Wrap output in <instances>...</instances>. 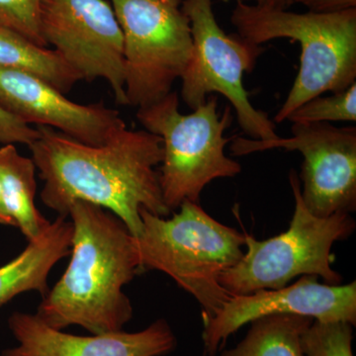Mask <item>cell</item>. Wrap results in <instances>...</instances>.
<instances>
[{"mask_svg": "<svg viewBox=\"0 0 356 356\" xmlns=\"http://www.w3.org/2000/svg\"><path fill=\"white\" fill-rule=\"evenodd\" d=\"M0 105L26 123L46 126L72 139L102 146L125 121L103 103L83 105L39 77L0 67Z\"/></svg>", "mask_w": 356, "mask_h": 356, "instance_id": "12", "label": "cell"}, {"mask_svg": "<svg viewBox=\"0 0 356 356\" xmlns=\"http://www.w3.org/2000/svg\"><path fill=\"white\" fill-rule=\"evenodd\" d=\"M257 6L269 8H287V0H257Z\"/></svg>", "mask_w": 356, "mask_h": 356, "instance_id": "24", "label": "cell"}, {"mask_svg": "<svg viewBox=\"0 0 356 356\" xmlns=\"http://www.w3.org/2000/svg\"><path fill=\"white\" fill-rule=\"evenodd\" d=\"M295 210L289 228L266 241L245 233L247 252L235 266L219 276L220 285L232 295L286 286L299 275L320 276L327 284H341V274L332 269V245L350 236L355 221L350 213L321 218L312 214L301 196V182L290 173Z\"/></svg>", "mask_w": 356, "mask_h": 356, "instance_id": "6", "label": "cell"}, {"mask_svg": "<svg viewBox=\"0 0 356 356\" xmlns=\"http://www.w3.org/2000/svg\"><path fill=\"white\" fill-rule=\"evenodd\" d=\"M292 136L273 140L234 139V156L273 149L298 151L304 158L301 196L312 214L327 218L356 209V127L293 123Z\"/></svg>", "mask_w": 356, "mask_h": 356, "instance_id": "9", "label": "cell"}, {"mask_svg": "<svg viewBox=\"0 0 356 356\" xmlns=\"http://www.w3.org/2000/svg\"><path fill=\"white\" fill-rule=\"evenodd\" d=\"M292 123L356 121V83L341 92L312 98L287 118Z\"/></svg>", "mask_w": 356, "mask_h": 356, "instance_id": "19", "label": "cell"}, {"mask_svg": "<svg viewBox=\"0 0 356 356\" xmlns=\"http://www.w3.org/2000/svg\"><path fill=\"white\" fill-rule=\"evenodd\" d=\"M67 218L58 216L51 222L18 257L0 266V307L25 292L37 291L46 296L51 269L70 254L72 224Z\"/></svg>", "mask_w": 356, "mask_h": 356, "instance_id": "14", "label": "cell"}, {"mask_svg": "<svg viewBox=\"0 0 356 356\" xmlns=\"http://www.w3.org/2000/svg\"><path fill=\"white\" fill-rule=\"evenodd\" d=\"M291 314L321 322L343 321L356 324V283L323 284L318 276L303 275L292 285L234 295L213 317H202L203 341L214 356L229 336L243 325L269 315Z\"/></svg>", "mask_w": 356, "mask_h": 356, "instance_id": "11", "label": "cell"}, {"mask_svg": "<svg viewBox=\"0 0 356 356\" xmlns=\"http://www.w3.org/2000/svg\"><path fill=\"white\" fill-rule=\"evenodd\" d=\"M8 327L18 346L2 351L1 356H161L177 346L172 327L163 318L144 331L79 337L54 329L36 314L15 312Z\"/></svg>", "mask_w": 356, "mask_h": 356, "instance_id": "13", "label": "cell"}, {"mask_svg": "<svg viewBox=\"0 0 356 356\" xmlns=\"http://www.w3.org/2000/svg\"><path fill=\"white\" fill-rule=\"evenodd\" d=\"M0 67L39 77L63 93L83 81L57 51L40 46L19 33L1 27Z\"/></svg>", "mask_w": 356, "mask_h": 356, "instance_id": "16", "label": "cell"}, {"mask_svg": "<svg viewBox=\"0 0 356 356\" xmlns=\"http://www.w3.org/2000/svg\"><path fill=\"white\" fill-rule=\"evenodd\" d=\"M30 146L32 159L44 181L41 199L60 216L84 201L99 206L125 222L135 238L142 232L140 208L166 217L156 168L163 161V143L146 130L119 129L102 146H91L46 126Z\"/></svg>", "mask_w": 356, "mask_h": 356, "instance_id": "1", "label": "cell"}, {"mask_svg": "<svg viewBox=\"0 0 356 356\" xmlns=\"http://www.w3.org/2000/svg\"><path fill=\"white\" fill-rule=\"evenodd\" d=\"M163 1L168 2V3L172 4V6L180 7L181 4V0H163Z\"/></svg>", "mask_w": 356, "mask_h": 356, "instance_id": "25", "label": "cell"}, {"mask_svg": "<svg viewBox=\"0 0 356 356\" xmlns=\"http://www.w3.org/2000/svg\"><path fill=\"white\" fill-rule=\"evenodd\" d=\"M39 137L37 128L14 116L0 105V144L31 146Z\"/></svg>", "mask_w": 356, "mask_h": 356, "instance_id": "21", "label": "cell"}, {"mask_svg": "<svg viewBox=\"0 0 356 356\" xmlns=\"http://www.w3.org/2000/svg\"><path fill=\"white\" fill-rule=\"evenodd\" d=\"M353 325L313 320L300 339L303 356H353Z\"/></svg>", "mask_w": 356, "mask_h": 356, "instance_id": "18", "label": "cell"}, {"mask_svg": "<svg viewBox=\"0 0 356 356\" xmlns=\"http://www.w3.org/2000/svg\"><path fill=\"white\" fill-rule=\"evenodd\" d=\"M44 0H0V27L13 30L47 47L41 31Z\"/></svg>", "mask_w": 356, "mask_h": 356, "instance_id": "20", "label": "cell"}, {"mask_svg": "<svg viewBox=\"0 0 356 356\" xmlns=\"http://www.w3.org/2000/svg\"><path fill=\"white\" fill-rule=\"evenodd\" d=\"M137 118L163 143L159 180L163 201L172 212L185 200L198 203L213 180L242 172L241 163L225 153L229 139L224 133L232 124V112L228 106L219 114L216 96L184 115L179 111L177 93L172 91L159 102L140 107Z\"/></svg>", "mask_w": 356, "mask_h": 356, "instance_id": "5", "label": "cell"}, {"mask_svg": "<svg viewBox=\"0 0 356 356\" xmlns=\"http://www.w3.org/2000/svg\"><path fill=\"white\" fill-rule=\"evenodd\" d=\"M312 322V318L291 314L257 318L245 339L220 356H303L300 339Z\"/></svg>", "mask_w": 356, "mask_h": 356, "instance_id": "17", "label": "cell"}, {"mask_svg": "<svg viewBox=\"0 0 356 356\" xmlns=\"http://www.w3.org/2000/svg\"><path fill=\"white\" fill-rule=\"evenodd\" d=\"M70 261L40 304L36 315L54 329L79 325L92 334L123 331L133 307L123 288L139 273L135 236L110 211L76 201Z\"/></svg>", "mask_w": 356, "mask_h": 356, "instance_id": "2", "label": "cell"}, {"mask_svg": "<svg viewBox=\"0 0 356 356\" xmlns=\"http://www.w3.org/2000/svg\"><path fill=\"white\" fill-rule=\"evenodd\" d=\"M41 31L83 81L104 79L127 105L123 32L109 1L44 0Z\"/></svg>", "mask_w": 356, "mask_h": 356, "instance_id": "10", "label": "cell"}, {"mask_svg": "<svg viewBox=\"0 0 356 356\" xmlns=\"http://www.w3.org/2000/svg\"><path fill=\"white\" fill-rule=\"evenodd\" d=\"M36 170L32 158L22 156L15 145L0 147V185L4 204L28 242L41 236L51 224L35 203Z\"/></svg>", "mask_w": 356, "mask_h": 356, "instance_id": "15", "label": "cell"}, {"mask_svg": "<svg viewBox=\"0 0 356 356\" xmlns=\"http://www.w3.org/2000/svg\"><path fill=\"white\" fill-rule=\"evenodd\" d=\"M302 4L313 13H337L356 8V0H287V6Z\"/></svg>", "mask_w": 356, "mask_h": 356, "instance_id": "22", "label": "cell"}, {"mask_svg": "<svg viewBox=\"0 0 356 356\" xmlns=\"http://www.w3.org/2000/svg\"><path fill=\"white\" fill-rule=\"evenodd\" d=\"M124 38L127 105L147 106L172 92L191 58V23L163 0H110Z\"/></svg>", "mask_w": 356, "mask_h": 356, "instance_id": "8", "label": "cell"}, {"mask_svg": "<svg viewBox=\"0 0 356 356\" xmlns=\"http://www.w3.org/2000/svg\"><path fill=\"white\" fill-rule=\"evenodd\" d=\"M182 13L191 23L193 49L181 76V97L194 110L207 95L218 93L231 103L243 132L254 140L278 137L273 121L255 108L243 86V74L254 69L264 51L241 38L225 33L213 11L212 0H184Z\"/></svg>", "mask_w": 356, "mask_h": 356, "instance_id": "7", "label": "cell"}, {"mask_svg": "<svg viewBox=\"0 0 356 356\" xmlns=\"http://www.w3.org/2000/svg\"><path fill=\"white\" fill-rule=\"evenodd\" d=\"M0 225L15 227V222H14L13 218L9 215L8 211H7L6 207V204H4L1 185H0Z\"/></svg>", "mask_w": 356, "mask_h": 356, "instance_id": "23", "label": "cell"}, {"mask_svg": "<svg viewBox=\"0 0 356 356\" xmlns=\"http://www.w3.org/2000/svg\"><path fill=\"white\" fill-rule=\"evenodd\" d=\"M170 219L140 208L142 232L136 238L142 269L168 274L213 317L234 295L219 276L243 255L245 234L211 217L198 203L185 200Z\"/></svg>", "mask_w": 356, "mask_h": 356, "instance_id": "4", "label": "cell"}, {"mask_svg": "<svg viewBox=\"0 0 356 356\" xmlns=\"http://www.w3.org/2000/svg\"><path fill=\"white\" fill-rule=\"evenodd\" d=\"M231 21L238 36L255 46L290 39L301 47L299 72L274 118L277 123L312 98L356 83V8L297 13L236 0Z\"/></svg>", "mask_w": 356, "mask_h": 356, "instance_id": "3", "label": "cell"}]
</instances>
